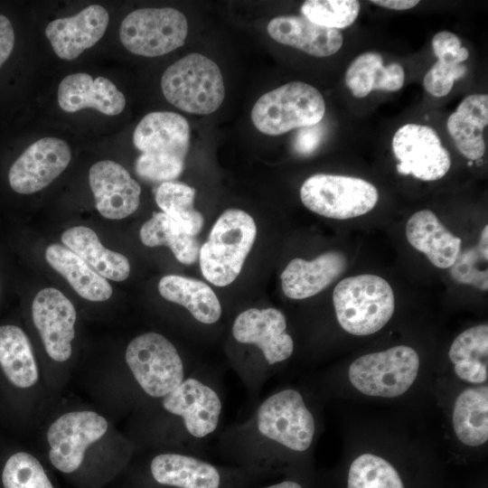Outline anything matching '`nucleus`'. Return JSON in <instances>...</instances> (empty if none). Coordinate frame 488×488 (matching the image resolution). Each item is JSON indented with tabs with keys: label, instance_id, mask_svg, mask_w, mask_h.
I'll return each instance as SVG.
<instances>
[{
	"label": "nucleus",
	"instance_id": "36",
	"mask_svg": "<svg viewBox=\"0 0 488 488\" xmlns=\"http://www.w3.org/2000/svg\"><path fill=\"white\" fill-rule=\"evenodd\" d=\"M4 488H53L40 462L31 454L18 452L6 461L3 473Z\"/></svg>",
	"mask_w": 488,
	"mask_h": 488
},
{
	"label": "nucleus",
	"instance_id": "25",
	"mask_svg": "<svg viewBox=\"0 0 488 488\" xmlns=\"http://www.w3.org/2000/svg\"><path fill=\"white\" fill-rule=\"evenodd\" d=\"M61 241L104 278L119 282L128 277L130 264L127 258L106 249L92 229L85 226L69 228L61 234Z\"/></svg>",
	"mask_w": 488,
	"mask_h": 488
},
{
	"label": "nucleus",
	"instance_id": "10",
	"mask_svg": "<svg viewBox=\"0 0 488 488\" xmlns=\"http://www.w3.org/2000/svg\"><path fill=\"white\" fill-rule=\"evenodd\" d=\"M188 33L185 15L174 8H142L128 14L119 38L130 52L145 57L166 54L183 46Z\"/></svg>",
	"mask_w": 488,
	"mask_h": 488
},
{
	"label": "nucleus",
	"instance_id": "19",
	"mask_svg": "<svg viewBox=\"0 0 488 488\" xmlns=\"http://www.w3.org/2000/svg\"><path fill=\"white\" fill-rule=\"evenodd\" d=\"M58 103L66 112L94 108L99 112L116 116L126 106L124 94L105 77L93 79L83 72L66 76L58 88Z\"/></svg>",
	"mask_w": 488,
	"mask_h": 488
},
{
	"label": "nucleus",
	"instance_id": "33",
	"mask_svg": "<svg viewBox=\"0 0 488 488\" xmlns=\"http://www.w3.org/2000/svg\"><path fill=\"white\" fill-rule=\"evenodd\" d=\"M195 193L194 188L176 181L161 183L155 193L162 212L194 237L202 230L204 222L202 213L194 208Z\"/></svg>",
	"mask_w": 488,
	"mask_h": 488
},
{
	"label": "nucleus",
	"instance_id": "13",
	"mask_svg": "<svg viewBox=\"0 0 488 488\" xmlns=\"http://www.w3.org/2000/svg\"><path fill=\"white\" fill-rule=\"evenodd\" d=\"M108 430L106 418L94 411H71L58 418L47 431L49 459L62 473L77 470L87 448Z\"/></svg>",
	"mask_w": 488,
	"mask_h": 488
},
{
	"label": "nucleus",
	"instance_id": "39",
	"mask_svg": "<svg viewBox=\"0 0 488 488\" xmlns=\"http://www.w3.org/2000/svg\"><path fill=\"white\" fill-rule=\"evenodd\" d=\"M14 45V32L9 19L0 14V68L9 58Z\"/></svg>",
	"mask_w": 488,
	"mask_h": 488
},
{
	"label": "nucleus",
	"instance_id": "5",
	"mask_svg": "<svg viewBox=\"0 0 488 488\" xmlns=\"http://www.w3.org/2000/svg\"><path fill=\"white\" fill-rule=\"evenodd\" d=\"M161 88L168 102L196 115L215 112L225 96L219 66L200 53H190L169 66L161 78Z\"/></svg>",
	"mask_w": 488,
	"mask_h": 488
},
{
	"label": "nucleus",
	"instance_id": "21",
	"mask_svg": "<svg viewBox=\"0 0 488 488\" xmlns=\"http://www.w3.org/2000/svg\"><path fill=\"white\" fill-rule=\"evenodd\" d=\"M267 31L276 42L314 57L331 56L341 49L343 42L340 30L315 24L298 15L275 17L268 23Z\"/></svg>",
	"mask_w": 488,
	"mask_h": 488
},
{
	"label": "nucleus",
	"instance_id": "14",
	"mask_svg": "<svg viewBox=\"0 0 488 488\" xmlns=\"http://www.w3.org/2000/svg\"><path fill=\"white\" fill-rule=\"evenodd\" d=\"M286 327L281 311L273 307L249 308L237 315L231 333L239 343L255 346L267 366H274L294 352V341Z\"/></svg>",
	"mask_w": 488,
	"mask_h": 488
},
{
	"label": "nucleus",
	"instance_id": "4",
	"mask_svg": "<svg viewBox=\"0 0 488 488\" xmlns=\"http://www.w3.org/2000/svg\"><path fill=\"white\" fill-rule=\"evenodd\" d=\"M333 302L342 328L359 336L380 330L395 309L390 285L384 278L371 274L341 280L334 287Z\"/></svg>",
	"mask_w": 488,
	"mask_h": 488
},
{
	"label": "nucleus",
	"instance_id": "37",
	"mask_svg": "<svg viewBox=\"0 0 488 488\" xmlns=\"http://www.w3.org/2000/svg\"><path fill=\"white\" fill-rule=\"evenodd\" d=\"M488 251L482 249L478 244L474 247L460 250L450 268L451 277L459 284L472 286L482 291L488 289V270L482 267L487 266Z\"/></svg>",
	"mask_w": 488,
	"mask_h": 488
},
{
	"label": "nucleus",
	"instance_id": "40",
	"mask_svg": "<svg viewBox=\"0 0 488 488\" xmlns=\"http://www.w3.org/2000/svg\"><path fill=\"white\" fill-rule=\"evenodd\" d=\"M371 3L388 9L404 11L415 7L418 0H373Z\"/></svg>",
	"mask_w": 488,
	"mask_h": 488
},
{
	"label": "nucleus",
	"instance_id": "18",
	"mask_svg": "<svg viewBox=\"0 0 488 488\" xmlns=\"http://www.w3.org/2000/svg\"><path fill=\"white\" fill-rule=\"evenodd\" d=\"M108 21L103 6L91 5L73 16L52 21L45 35L59 58L72 61L101 39Z\"/></svg>",
	"mask_w": 488,
	"mask_h": 488
},
{
	"label": "nucleus",
	"instance_id": "35",
	"mask_svg": "<svg viewBox=\"0 0 488 488\" xmlns=\"http://www.w3.org/2000/svg\"><path fill=\"white\" fill-rule=\"evenodd\" d=\"M360 9L357 0H307L302 5L301 13L315 24L340 30L355 22Z\"/></svg>",
	"mask_w": 488,
	"mask_h": 488
},
{
	"label": "nucleus",
	"instance_id": "3",
	"mask_svg": "<svg viewBox=\"0 0 488 488\" xmlns=\"http://www.w3.org/2000/svg\"><path fill=\"white\" fill-rule=\"evenodd\" d=\"M257 236L253 218L239 209L224 211L200 247L202 276L211 284L226 286L239 275Z\"/></svg>",
	"mask_w": 488,
	"mask_h": 488
},
{
	"label": "nucleus",
	"instance_id": "11",
	"mask_svg": "<svg viewBox=\"0 0 488 488\" xmlns=\"http://www.w3.org/2000/svg\"><path fill=\"white\" fill-rule=\"evenodd\" d=\"M161 399L164 410L180 420L192 442L207 439L220 425L221 397L217 389L201 375L192 373L187 376Z\"/></svg>",
	"mask_w": 488,
	"mask_h": 488
},
{
	"label": "nucleus",
	"instance_id": "2",
	"mask_svg": "<svg viewBox=\"0 0 488 488\" xmlns=\"http://www.w3.org/2000/svg\"><path fill=\"white\" fill-rule=\"evenodd\" d=\"M188 121L180 114L156 111L136 126L133 143L141 152L135 164L139 177L149 182H169L183 171L190 146Z\"/></svg>",
	"mask_w": 488,
	"mask_h": 488
},
{
	"label": "nucleus",
	"instance_id": "30",
	"mask_svg": "<svg viewBox=\"0 0 488 488\" xmlns=\"http://www.w3.org/2000/svg\"><path fill=\"white\" fill-rule=\"evenodd\" d=\"M448 356L455 374L463 380L480 384L488 377V325L478 324L461 333Z\"/></svg>",
	"mask_w": 488,
	"mask_h": 488
},
{
	"label": "nucleus",
	"instance_id": "28",
	"mask_svg": "<svg viewBox=\"0 0 488 488\" xmlns=\"http://www.w3.org/2000/svg\"><path fill=\"white\" fill-rule=\"evenodd\" d=\"M404 81L403 67L397 62L385 66L382 56L374 52L360 54L345 73V84L356 98H364L372 90L397 91Z\"/></svg>",
	"mask_w": 488,
	"mask_h": 488
},
{
	"label": "nucleus",
	"instance_id": "23",
	"mask_svg": "<svg viewBox=\"0 0 488 488\" xmlns=\"http://www.w3.org/2000/svg\"><path fill=\"white\" fill-rule=\"evenodd\" d=\"M488 124V96L465 97L446 120V128L459 152L470 160L485 153L483 131Z\"/></svg>",
	"mask_w": 488,
	"mask_h": 488
},
{
	"label": "nucleus",
	"instance_id": "31",
	"mask_svg": "<svg viewBox=\"0 0 488 488\" xmlns=\"http://www.w3.org/2000/svg\"><path fill=\"white\" fill-rule=\"evenodd\" d=\"M453 427L458 439L478 446L488 439V388H469L457 397L453 411Z\"/></svg>",
	"mask_w": 488,
	"mask_h": 488
},
{
	"label": "nucleus",
	"instance_id": "32",
	"mask_svg": "<svg viewBox=\"0 0 488 488\" xmlns=\"http://www.w3.org/2000/svg\"><path fill=\"white\" fill-rule=\"evenodd\" d=\"M139 236L147 247H168L182 264L192 265L199 257L200 245L196 238L162 211L153 213L141 227Z\"/></svg>",
	"mask_w": 488,
	"mask_h": 488
},
{
	"label": "nucleus",
	"instance_id": "22",
	"mask_svg": "<svg viewBox=\"0 0 488 488\" xmlns=\"http://www.w3.org/2000/svg\"><path fill=\"white\" fill-rule=\"evenodd\" d=\"M409 244L436 267L449 268L461 250L462 239L452 234L429 210L415 212L407 221Z\"/></svg>",
	"mask_w": 488,
	"mask_h": 488
},
{
	"label": "nucleus",
	"instance_id": "7",
	"mask_svg": "<svg viewBox=\"0 0 488 488\" xmlns=\"http://www.w3.org/2000/svg\"><path fill=\"white\" fill-rule=\"evenodd\" d=\"M125 358L138 386L154 399L165 397L188 376L175 346L155 332L135 337L127 347Z\"/></svg>",
	"mask_w": 488,
	"mask_h": 488
},
{
	"label": "nucleus",
	"instance_id": "8",
	"mask_svg": "<svg viewBox=\"0 0 488 488\" xmlns=\"http://www.w3.org/2000/svg\"><path fill=\"white\" fill-rule=\"evenodd\" d=\"M303 204L313 212L334 220H348L371 211L378 202L377 188L361 178L316 174L300 189Z\"/></svg>",
	"mask_w": 488,
	"mask_h": 488
},
{
	"label": "nucleus",
	"instance_id": "38",
	"mask_svg": "<svg viewBox=\"0 0 488 488\" xmlns=\"http://www.w3.org/2000/svg\"><path fill=\"white\" fill-rule=\"evenodd\" d=\"M321 127L318 123L299 129L294 142L295 149L299 154L308 155L316 149L323 136Z\"/></svg>",
	"mask_w": 488,
	"mask_h": 488
},
{
	"label": "nucleus",
	"instance_id": "1",
	"mask_svg": "<svg viewBox=\"0 0 488 488\" xmlns=\"http://www.w3.org/2000/svg\"><path fill=\"white\" fill-rule=\"evenodd\" d=\"M244 432L255 448L245 456L240 467L266 474L262 465L267 447L275 445L296 452L307 450L314 439L315 423L302 395L286 389L261 402Z\"/></svg>",
	"mask_w": 488,
	"mask_h": 488
},
{
	"label": "nucleus",
	"instance_id": "34",
	"mask_svg": "<svg viewBox=\"0 0 488 488\" xmlns=\"http://www.w3.org/2000/svg\"><path fill=\"white\" fill-rule=\"evenodd\" d=\"M347 488H404L396 469L383 458L363 454L351 465Z\"/></svg>",
	"mask_w": 488,
	"mask_h": 488
},
{
	"label": "nucleus",
	"instance_id": "15",
	"mask_svg": "<svg viewBox=\"0 0 488 488\" xmlns=\"http://www.w3.org/2000/svg\"><path fill=\"white\" fill-rule=\"evenodd\" d=\"M71 153L60 138L44 137L32 144L15 160L8 173L12 189L21 194L42 190L68 166Z\"/></svg>",
	"mask_w": 488,
	"mask_h": 488
},
{
	"label": "nucleus",
	"instance_id": "17",
	"mask_svg": "<svg viewBox=\"0 0 488 488\" xmlns=\"http://www.w3.org/2000/svg\"><path fill=\"white\" fill-rule=\"evenodd\" d=\"M89 181L96 208L103 217L121 220L137 210L141 187L121 164L97 162L89 169Z\"/></svg>",
	"mask_w": 488,
	"mask_h": 488
},
{
	"label": "nucleus",
	"instance_id": "20",
	"mask_svg": "<svg viewBox=\"0 0 488 488\" xmlns=\"http://www.w3.org/2000/svg\"><path fill=\"white\" fill-rule=\"evenodd\" d=\"M346 267V257L340 251H327L310 261L296 258L281 274L282 290L291 299L314 296L343 275Z\"/></svg>",
	"mask_w": 488,
	"mask_h": 488
},
{
	"label": "nucleus",
	"instance_id": "29",
	"mask_svg": "<svg viewBox=\"0 0 488 488\" xmlns=\"http://www.w3.org/2000/svg\"><path fill=\"white\" fill-rule=\"evenodd\" d=\"M0 366L12 384L25 389L39 378L31 343L18 326H0Z\"/></svg>",
	"mask_w": 488,
	"mask_h": 488
},
{
	"label": "nucleus",
	"instance_id": "6",
	"mask_svg": "<svg viewBox=\"0 0 488 488\" xmlns=\"http://www.w3.org/2000/svg\"><path fill=\"white\" fill-rule=\"evenodd\" d=\"M325 113V102L312 85L292 81L262 95L251 110L258 130L278 136L295 128L316 125Z\"/></svg>",
	"mask_w": 488,
	"mask_h": 488
},
{
	"label": "nucleus",
	"instance_id": "26",
	"mask_svg": "<svg viewBox=\"0 0 488 488\" xmlns=\"http://www.w3.org/2000/svg\"><path fill=\"white\" fill-rule=\"evenodd\" d=\"M432 49L437 61L426 73L423 84L430 95L441 98L451 91L455 80L465 75L467 68L464 61L469 52L455 33L447 31L434 35Z\"/></svg>",
	"mask_w": 488,
	"mask_h": 488
},
{
	"label": "nucleus",
	"instance_id": "16",
	"mask_svg": "<svg viewBox=\"0 0 488 488\" xmlns=\"http://www.w3.org/2000/svg\"><path fill=\"white\" fill-rule=\"evenodd\" d=\"M32 317L47 354L59 362L69 360L76 323L72 303L60 290L43 288L33 300Z\"/></svg>",
	"mask_w": 488,
	"mask_h": 488
},
{
	"label": "nucleus",
	"instance_id": "27",
	"mask_svg": "<svg viewBox=\"0 0 488 488\" xmlns=\"http://www.w3.org/2000/svg\"><path fill=\"white\" fill-rule=\"evenodd\" d=\"M45 259L84 299L101 302L111 297L108 280L66 247L51 244L45 250Z\"/></svg>",
	"mask_w": 488,
	"mask_h": 488
},
{
	"label": "nucleus",
	"instance_id": "9",
	"mask_svg": "<svg viewBox=\"0 0 488 488\" xmlns=\"http://www.w3.org/2000/svg\"><path fill=\"white\" fill-rule=\"evenodd\" d=\"M419 357L409 346L399 345L362 355L349 368L352 384L368 396L394 398L405 393L415 381Z\"/></svg>",
	"mask_w": 488,
	"mask_h": 488
},
{
	"label": "nucleus",
	"instance_id": "24",
	"mask_svg": "<svg viewBox=\"0 0 488 488\" xmlns=\"http://www.w3.org/2000/svg\"><path fill=\"white\" fill-rule=\"evenodd\" d=\"M160 295L172 303L186 308L201 324L217 323L222 313L214 291L204 282L179 275H167L158 283Z\"/></svg>",
	"mask_w": 488,
	"mask_h": 488
},
{
	"label": "nucleus",
	"instance_id": "12",
	"mask_svg": "<svg viewBox=\"0 0 488 488\" xmlns=\"http://www.w3.org/2000/svg\"><path fill=\"white\" fill-rule=\"evenodd\" d=\"M392 150L399 161L397 171L422 181H436L446 174L451 166L449 152L437 133L428 126L406 124L392 139Z\"/></svg>",
	"mask_w": 488,
	"mask_h": 488
}]
</instances>
